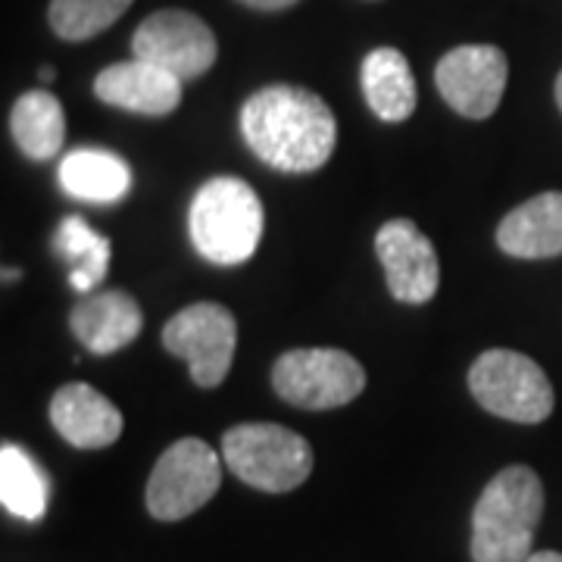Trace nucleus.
I'll use <instances>...</instances> for the list:
<instances>
[{
	"label": "nucleus",
	"instance_id": "obj_2",
	"mask_svg": "<svg viewBox=\"0 0 562 562\" xmlns=\"http://www.w3.org/2000/svg\"><path fill=\"white\" fill-rule=\"evenodd\" d=\"M543 516V484L528 465L501 469L472 509V562H528Z\"/></svg>",
	"mask_w": 562,
	"mask_h": 562
},
{
	"label": "nucleus",
	"instance_id": "obj_21",
	"mask_svg": "<svg viewBox=\"0 0 562 562\" xmlns=\"http://www.w3.org/2000/svg\"><path fill=\"white\" fill-rule=\"evenodd\" d=\"M128 7L132 0H54L50 29L66 41H88L122 20Z\"/></svg>",
	"mask_w": 562,
	"mask_h": 562
},
{
	"label": "nucleus",
	"instance_id": "obj_14",
	"mask_svg": "<svg viewBox=\"0 0 562 562\" xmlns=\"http://www.w3.org/2000/svg\"><path fill=\"white\" fill-rule=\"evenodd\" d=\"M140 325H144V316H140L138 301L116 288L88 294L69 316L72 335L88 353H98V357H110L122 347H128L140 335Z\"/></svg>",
	"mask_w": 562,
	"mask_h": 562
},
{
	"label": "nucleus",
	"instance_id": "obj_3",
	"mask_svg": "<svg viewBox=\"0 0 562 562\" xmlns=\"http://www.w3.org/2000/svg\"><path fill=\"white\" fill-rule=\"evenodd\" d=\"M262 203L257 191L241 179L220 176L194 194L188 210V232L203 260L216 266L247 262L262 238Z\"/></svg>",
	"mask_w": 562,
	"mask_h": 562
},
{
	"label": "nucleus",
	"instance_id": "obj_19",
	"mask_svg": "<svg viewBox=\"0 0 562 562\" xmlns=\"http://www.w3.org/2000/svg\"><path fill=\"white\" fill-rule=\"evenodd\" d=\"M0 503L25 522H41L47 509V479L38 462L16 443L0 447Z\"/></svg>",
	"mask_w": 562,
	"mask_h": 562
},
{
	"label": "nucleus",
	"instance_id": "obj_1",
	"mask_svg": "<svg viewBox=\"0 0 562 562\" xmlns=\"http://www.w3.org/2000/svg\"><path fill=\"white\" fill-rule=\"evenodd\" d=\"M241 132L250 150L279 172H316L338 144V122L328 103L297 85H269L250 94Z\"/></svg>",
	"mask_w": 562,
	"mask_h": 562
},
{
	"label": "nucleus",
	"instance_id": "obj_11",
	"mask_svg": "<svg viewBox=\"0 0 562 562\" xmlns=\"http://www.w3.org/2000/svg\"><path fill=\"white\" fill-rule=\"evenodd\" d=\"M375 250L391 294L401 303H428L438 294L441 266L431 241L409 220H391L379 228Z\"/></svg>",
	"mask_w": 562,
	"mask_h": 562
},
{
	"label": "nucleus",
	"instance_id": "obj_20",
	"mask_svg": "<svg viewBox=\"0 0 562 562\" xmlns=\"http://www.w3.org/2000/svg\"><path fill=\"white\" fill-rule=\"evenodd\" d=\"M57 254L69 262V284L76 291H91L110 269V241L94 232L81 216H69L57 228Z\"/></svg>",
	"mask_w": 562,
	"mask_h": 562
},
{
	"label": "nucleus",
	"instance_id": "obj_25",
	"mask_svg": "<svg viewBox=\"0 0 562 562\" xmlns=\"http://www.w3.org/2000/svg\"><path fill=\"white\" fill-rule=\"evenodd\" d=\"M557 103H560V110H562V72H560V79H557Z\"/></svg>",
	"mask_w": 562,
	"mask_h": 562
},
{
	"label": "nucleus",
	"instance_id": "obj_22",
	"mask_svg": "<svg viewBox=\"0 0 562 562\" xmlns=\"http://www.w3.org/2000/svg\"><path fill=\"white\" fill-rule=\"evenodd\" d=\"M241 3L254 10H284V7H294L297 0H241Z\"/></svg>",
	"mask_w": 562,
	"mask_h": 562
},
{
	"label": "nucleus",
	"instance_id": "obj_6",
	"mask_svg": "<svg viewBox=\"0 0 562 562\" xmlns=\"http://www.w3.org/2000/svg\"><path fill=\"white\" fill-rule=\"evenodd\" d=\"M272 387L281 401L301 409H338L357 401L366 369L335 347H303L281 353L272 366Z\"/></svg>",
	"mask_w": 562,
	"mask_h": 562
},
{
	"label": "nucleus",
	"instance_id": "obj_10",
	"mask_svg": "<svg viewBox=\"0 0 562 562\" xmlns=\"http://www.w3.org/2000/svg\"><path fill=\"white\" fill-rule=\"evenodd\" d=\"M509 63L494 44H462L450 50L438 69L435 85L441 98L465 120H487L497 113L506 91Z\"/></svg>",
	"mask_w": 562,
	"mask_h": 562
},
{
	"label": "nucleus",
	"instance_id": "obj_13",
	"mask_svg": "<svg viewBox=\"0 0 562 562\" xmlns=\"http://www.w3.org/2000/svg\"><path fill=\"white\" fill-rule=\"evenodd\" d=\"M50 422L63 435V441L79 450H103L120 441L122 435L120 406L85 382L63 384L54 394Z\"/></svg>",
	"mask_w": 562,
	"mask_h": 562
},
{
	"label": "nucleus",
	"instance_id": "obj_23",
	"mask_svg": "<svg viewBox=\"0 0 562 562\" xmlns=\"http://www.w3.org/2000/svg\"><path fill=\"white\" fill-rule=\"evenodd\" d=\"M528 562H562V553H557V550H541V553H531Z\"/></svg>",
	"mask_w": 562,
	"mask_h": 562
},
{
	"label": "nucleus",
	"instance_id": "obj_9",
	"mask_svg": "<svg viewBox=\"0 0 562 562\" xmlns=\"http://www.w3.org/2000/svg\"><path fill=\"white\" fill-rule=\"evenodd\" d=\"M132 50L140 60L154 63L179 81L201 79L216 63L220 44L213 29L188 10H160L140 22Z\"/></svg>",
	"mask_w": 562,
	"mask_h": 562
},
{
	"label": "nucleus",
	"instance_id": "obj_17",
	"mask_svg": "<svg viewBox=\"0 0 562 562\" xmlns=\"http://www.w3.org/2000/svg\"><path fill=\"white\" fill-rule=\"evenodd\" d=\"M60 184L69 198L88 203H116L132 188V169L110 150L81 147L63 157Z\"/></svg>",
	"mask_w": 562,
	"mask_h": 562
},
{
	"label": "nucleus",
	"instance_id": "obj_16",
	"mask_svg": "<svg viewBox=\"0 0 562 562\" xmlns=\"http://www.w3.org/2000/svg\"><path fill=\"white\" fill-rule=\"evenodd\" d=\"M362 94L372 106V113L384 122H403L416 110V79L413 69L394 47H375L362 60Z\"/></svg>",
	"mask_w": 562,
	"mask_h": 562
},
{
	"label": "nucleus",
	"instance_id": "obj_24",
	"mask_svg": "<svg viewBox=\"0 0 562 562\" xmlns=\"http://www.w3.org/2000/svg\"><path fill=\"white\" fill-rule=\"evenodd\" d=\"M54 79V69H47V66H44V69H41V81H50Z\"/></svg>",
	"mask_w": 562,
	"mask_h": 562
},
{
	"label": "nucleus",
	"instance_id": "obj_12",
	"mask_svg": "<svg viewBox=\"0 0 562 562\" xmlns=\"http://www.w3.org/2000/svg\"><path fill=\"white\" fill-rule=\"evenodd\" d=\"M181 85L172 72L154 63L125 60L106 66L94 79V94L110 106H120L140 116H169L181 103Z\"/></svg>",
	"mask_w": 562,
	"mask_h": 562
},
{
	"label": "nucleus",
	"instance_id": "obj_18",
	"mask_svg": "<svg viewBox=\"0 0 562 562\" xmlns=\"http://www.w3.org/2000/svg\"><path fill=\"white\" fill-rule=\"evenodd\" d=\"M10 132H13L16 147L29 160H54L63 150V140H66L63 103L50 91H44V88L25 91L20 101L13 103Z\"/></svg>",
	"mask_w": 562,
	"mask_h": 562
},
{
	"label": "nucleus",
	"instance_id": "obj_8",
	"mask_svg": "<svg viewBox=\"0 0 562 562\" xmlns=\"http://www.w3.org/2000/svg\"><path fill=\"white\" fill-rule=\"evenodd\" d=\"M238 322L222 303H194L179 310L162 328V347L188 362L201 387H220L232 369Z\"/></svg>",
	"mask_w": 562,
	"mask_h": 562
},
{
	"label": "nucleus",
	"instance_id": "obj_4",
	"mask_svg": "<svg viewBox=\"0 0 562 562\" xmlns=\"http://www.w3.org/2000/svg\"><path fill=\"white\" fill-rule=\"evenodd\" d=\"M222 460L244 484L266 494H288L310 479L313 447L284 425L247 422L225 431Z\"/></svg>",
	"mask_w": 562,
	"mask_h": 562
},
{
	"label": "nucleus",
	"instance_id": "obj_5",
	"mask_svg": "<svg viewBox=\"0 0 562 562\" xmlns=\"http://www.w3.org/2000/svg\"><path fill=\"white\" fill-rule=\"evenodd\" d=\"M469 391L487 413L538 425L553 413V384L538 362L516 350H487L469 369Z\"/></svg>",
	"mask_w": 562,
	"mask_h": 562
},
{
	"label": "nucleus",
	"instance_id": "obj_15",
	"mask_svg": "<svg viewBox=\"0 0 562 562\" xmlns=\"http://www.w3.org/2000/svg\"><path fill=\"white\" fill-rule=\"evenodd\" d=\"M503 254L516 260H550L562 257V194L543 191L506 213L497 228Z\"/></svg>",
	"mask_w": 562,
	"mask_h": 562
},
{
	"label": "nucleus",
	"instance_id": "obj_7",
	"mask_svg": "<svg viewBox=\"0 0 562 562\" xmlns=\"http://www.w3.org/2000/svg\"><path fill=\"white\" fill-rule=\"evenodd\" d=\"M222 460L201 438H181L162 453L147 479V513L160 522H179L216 497Z\"/></svg>",
	"mask_w": 562,
	"mask_h": 562
}]
</instances>
